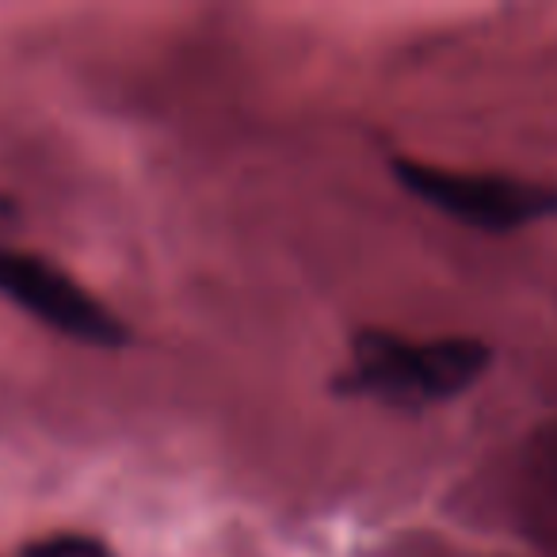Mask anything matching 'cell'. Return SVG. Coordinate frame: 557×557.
Returning a JSON list of instances; mask_svg holds the SVG:
<instances>
[{
  "instance_id": "cell-1",
  "label": "cell",
  "mask_w": 557,
  "mask_h": 557,
  "mask_svg": "<svg viewBox=\"0 0 557 557\" xmlns=\"http://www.w3.org/2000/svg\"><path fill=\"white\" fill-rule=\"evenodd\" d=\"M488 344L473 336L405 341L394 333H359L351 363L336 374V394L367 397L394 409H428L466 394L488 371Z\"/></svg>"
},
{
  "instance_id": "cell-2",
  "label": "cell",
  "mask_w": 557,
  "mask_h": 557,
  "mask_svg": "<svg viewBox=\"0 0 557 557\" xmlns=\"http://www.w3.org/2000/svg\"><path fill=\"white\" fill-rule=\"evenodd\" d=\"M394 176L420 202L473 230L508 233L557 214V191L546 184H531V180L455 172L420 161H394Z\"/></svg>"
},
{
  "instance_id": "cell-3",
  "label": "cell",
  "mask_w": 557,
  "mask_h": 557,
  "mask_svg": "<svg viewBox=\"0 0 557 557\" xmlns=\"http://www.w3.org/2000/svg\"><path fill=\"white\" fill-rule=\"evenodd\" d=\"M0 295L12 298L24 313L42 321L54 333L70 341L92 344V348H119L126 344V325L88 295L81 283H73L62 268L32 252L0 245Z\"/></svg>"
},
{
  "instance_id": "cell-4",
  "label": "cell",
  "mask_w": 557,
  "mask_h": 557,
  "mask_svg": "<svg viewBox=\"0 0 557 557\" xmlns=\"http://www.w3.org/2000/svg\"><path fill=\"white\" fill-rule=\"evenodd\" d=\"M24 557H115L108 542L92 534H50L24 549Z\"/></svg>"
},
{
  "instance_id": "cell-5",
  "label": "cell",
  "mask_w": 557,
  "mask_h": 557,
  "mask_svg": "<svg viewBox=\"0 0 557 557\" xmlns=\"http://www.w3.org/2000/svg\"><path fill=\"white\" fill-rule=\"evenodd\" d=\"M9 214H12V207H9V202H4V199H0V225L9 222Z\"/></svg>"
}]
</instances>
